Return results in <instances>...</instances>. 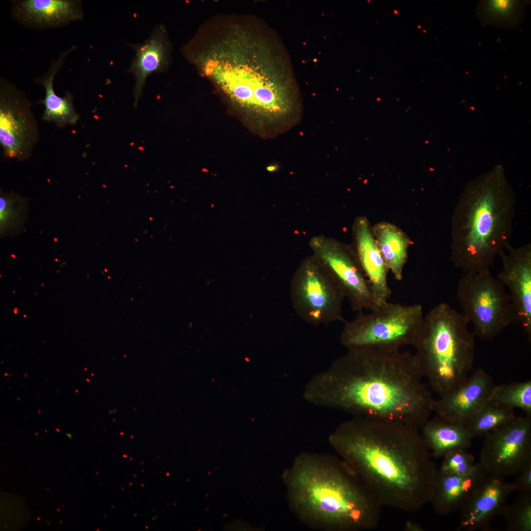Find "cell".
Masks as SVG:
<instances>
[{
	"instance_id": "cell-8",
	"label": "cell",
	"mask_w": 531,
	"mask_h": 531,
	"mask_svg": "<svg viewBox=\"0 0 531 531\" xmlns=\"http://www.w3.org/2000/svg\"><path fill=\"white\" fill-rule=\"evenodd\" d=\"M456 295L461 314L472 325L474 336L492 340L517 322L510 295L489 269L464 272L458 281Z\"/></svg>"
},
{
	"instance_id": "cell-25",
	"label": "cell",
	"mask_w": 531,
	"mask_h": 531,
	"mask_svg": "<svg viewBox=\"0 0 531 531\" xmlns=\"http://www.w3.org/2000/svg\"><path fill=\"white\" fill-rule=\"evenodd\" d=\"M516 416L513 409L487 400L465 426L472 438L480 437L509 422Z\"/></svg>"
},
{
	"instance_id": "cell-26",
	"label": "cell",
	"mask_w": 531,
	"mask_h": 531,
	"mask_svg": "<svg viewBox=\"0 0 531 531\" xmlns=\"http://www.w3.org/2000/svg\"><path fill=\"white\" fill-rule=\"evenodd\" d=\"M488 400L512 409L520 408L531 415V381L494 385Z\"/></svg>"
},
{
	"instance_id": "cell-20",
	"label": "cell",
	"mask_w": 531,
	"mask_h": 531,
	"mask_svg": "<svg viewBox=\"0 0 531 531\" xmlns=\"http://www.w3.org/2000/svg\"><path fill=\"white\" fill-rule=\"evenodd\" d=\"M76 48V46L73 45L61 53L57 59L52 61L48 70L33 80L36 84L42 86L45 91L44 98L38 101V104L44 106L43 120L53 123L59 128L75 125L80 118L74 105L73 94L68 91L63 97L59 96L56 94L54 88L56 75L62 69L68 56Z\"/></svg>"
},
{
	"instance_id": "cell-28",
	"label": "cell",
	"mask_w": 531,
	"mask_h": 531,
	"mask_svg": "<svg viewBox=\"0 0 531 531\" xmlns=\"http://www.w3.org/2000/svg\"><path fill=\"white\" fill-rule=\"evenodd\" d=\"M443 458L439 470L447 474H468L474 470L476 465L474 463V457L465 449L451 451Z\"/></svg>"
},
{
	"instance_id": "cell-12",
	"label": "cell",
	"mask_w": 531,
	"mask_h": 531,
	"mask_svg": "<svg viewBox=\"0 0 531 531\" xmlns=\"http://www.w3.org/2000/svg\"><path fill=\"white\" fill-rule=\"evenodd\" d=\"M310 244L314 256L335 278L354 311H372L379 306L355 253L323 236L313 237Z\"/></svg>"
},
{
	"instance_id": "cell-13",
	"label": "cell",
	"mask_w": 531,
	"mask_h": 531,
	"mask_svg": "<svg viewBox=\"0 0 531 531\" xmlns=\"http://www.w3.org/2000/svg\"><path fill=\"white\" fill-rule=\"evenodd\" d=\"M498 255L502 262V269L497 279L510 292L517 316L520 323L531 340V244L513 248L509 245Z\"/></svg>"
},
{
	"instance_id": "cell-21",
	"label": "cell",
	"mask_w": 531,
	"mask_h": 531,
	"mask_svg": "<svg viewBox=\"0 0 531 531\" xmlns=\"http://www.w3.org/2000/svg\"><path fill=\"white\" fill-rule=\"evenodd\" d=\"M421 437L430 452L435 457H443L449 452L467 450L472 437L465 425L438 416L428 419L421 428Z\"/></svg>"
},
{
	"instance_id": "cell-32",
	"label": "cell",
	"mask_w": 531,
	"mask_h": 531,
	"mask_svg": "<svg viewBox=\"0 0 531 531\" xmlns=\"http://www.w3.org/2000/svg\"><path fill=\"white\" fill-rule=\"evenodd\" d=\"M394 12L395 13V14H397V13H398V12H397V11L396 10H395V11H394Z\"/></svg>"
},
{
	"instance_id": "cell-3",
	"label": "cell",
	"mask_w": 531,
	"mask_h": 531,
	"mask_svg": "<svg viewBox=\"0 0 531 531\" xmlns=\"http://www.w3.org/2000/svg\"><path fill=\"white\" fill-rule=\"evenodd\" d=\"M333 370L330 401L335 407L417 430L429 419L433 399L421 382L413 355L400 351H349Z\"/></svg>"
},
{
	"instance_id": "cell-24",
	"label": "cell",
	"mask_w": 531,
	"mask_h": 531,
	"mask_svg": "<svg viewBox=\"0 0 531 531\" xmlns=\"http://www.w3.org/2000/svg\"><path fill=\"white\" fill-rule=\"evenodd\" d=\"M28 202L26 198L14 192H0L1 236H15L21 231L27 220Z\"/></svg>"
},
{
	"instance_id": "cell-31",
	"label": "cell",
	"mask_w": 531,
	"mask_h": 531,
	"mask_svg": "<svg viewBox=\"0 0 531 531\" xmlns=\"http://www.w3.org/2000/svg\"><path fill=\"white\" fill-rule=\"evenodd\" d=\"M14 311V313H15V314H17V313H18V308H17V307H15V308H14V311Z\"/></svg>"
},
{
	"instance_id": "cell-6",
	"label": "cell",
	"mask_w": 531,
	"mask_h": 531,
	"mask_svg": "<svg viewBox=\"0 0 531 531\" xmlns=\"http://www.w3.org/2000/svg\"><path fill=\"white\" fill-rule=\"evenodd\" d=\"M468 324L446 303L439 304L424 317L413 356L422 377L439 397L461 385L472 369L474 335Z\"/></svg>"
},
{
	"instance_id": "cell-11",
	"label": "cell",
	"mask_w": 531,
	"mask_h": 531,
	"mask_svg": "<svg viewBox=\"0 0 531 531\" xmlns=\"http://www.w3.org/2000/svg\"><path fill=\"white\" fill-rule=\"evenodd\" d=\"M479 462L503 477L519 474L531 463V415L516 416L485 435Z\"/></svg>"
},
{
	"instance_id": "cell-30",
	"label": "cell",
	"mask_w": 531,
	"mask_h": 531,
	"mask_svg": "<svg viewBox=\"0 0 531 531\" xmlns=\"http://www.w3.org/2000/svg\"><path fill=\"white\" fill-rule=\"evenodd\" d=\"M406 531H423L424 529L417 523L411 520L407 521L404 525Z\"/></svg>"
},
{
	"instance_id": "cell-7",
	"label": "cell",
	"mask_w": 531,
	"mask_h": 531,
	"mask_svg": "<svg viewBox=\"0 0 531 531\" xmlns=\"http://www.w3.org/2000/svg\"><path fill=\"white\" fill-rule=\"evenodd\" d=\"M422 307L386 303L345 323L341 340L349 351H399L414 346L423 325Z\"/></svg>"
},
{
	"instance_id": "cell-34",
	"label": "cell",
	"mask_w": 531,
	"mask_h": 531,
	"mask_svg": "<svg viewBox=\"0 0 531 531\" xmlns=\"http://www.w3.org/2000/svg\"><path fill=\"white\" fill-rule=\"evenodd\" d=\"M13 293L14 294H15V291H13Z\"/></svg>"
},
{
	"instance_id": "cell-2",
	"label": "cell",
	"mask_w": 531,
	"mask_h": 531,
	"mask_svg": "<svg viewBox=\"0 0 531 531\" xmlns=\"http://www.w3.org/2000/svg\"><path fill=\"white\" fill-rule=\"evenodd\" d=\"M218 19L201 28L182 53L253 124L276 116L291 86L270 45L243 18Z\"/></svg>"
},
{
	"instance_id": "cell-16",
	"label": "cell",
	"mask_w": 531,
	"mask_h": 531,
	"mask_svg": "<svg viewBox=\"0 0 531 531\" xmlns=\"http://www.w3.org/2000/svg\"><path fill=\"white\" fill-rule=\"evenodd\" d=\"M11 17L37 30L65 27L84 17L81 0H12Z\"/></svg>"
},
{
	"instance_id": "cell-22",
	"label": "cell",
	"mask_w": 531,
	"mask_h": 531,
	"mask_svg": "<svg viewBox=\"0 0 531 531\" xmlns=\"http://www.w3.org/2000/svg\"><path fill=\"white\" fill-rule=\"evenodd\" d=\"M372 230L387 267L395 279L401 281L408 257L409 239L398 228L387 222L379 223Z\"/></svg>"
},
{
	"instance_id": "cell-10",
	"label": "cell",
	"mask_w": 531,
	"mask_h": 531,
	"mask_svg": "<svg viewBox=\"0 0 531 531\" xmlns=\"http://www.w3.org/2000/svg\"><path fill=\"white\" fill-rule=\"evenodd\" d=\"M26 94L0 78V144L6 157L28 160L39 139V127Z\"/></svg>"
},
{
	"instance_id": "cell-14",
	"label": "cell",
	"mask_w": 531,
	"mask_h": 531,
	"mask_svg": "<svg viewBox=\"0 0 531 531\" xmlns=\"http://www.w3.org/2000/svg\"><path fill=\"white\" fill-rule=\"evenodd\" d=\"M514 491L512 483L489 472L470 500L460 509L457 530H487L492 521L502 515L507 499Z\"/></svg>"
},
{
	"instance_id": "cell-4",
	"label": "cell",
	"mask_w": 531,
	"mask_h": 531,
	"mask_svg": "<svg viewBox=\"0 0 531 531\" xmlns=\"http://www.w3.org/2000/svg\"><path fill=\"white\" fill-rule=\"evenodd\" d=\"M282 478L290 509L310 528L365 531L379 524L382 506L354 471L337 456L300 453Z\"/></svg>"
},
{
	"instance_id": "cell-17",
	"label": "cell",
	"mask_w": 531,
	"mask_h": 531,
	"mask_svg": "<svg viewBox=\"0 0 531 531\" xmlns=\"http://www.w3.org/2000/svg\"><path fill=\"white\" fill-rule=\"evenodd\" d=\"M129 46L135 53L128 72L135 77L133 94L136 107L147 77L153 73L167 71L171 63L172 48L167 29L162 24L155 26L143 43Z\"/></svg>"
},
{
	"instance_id": "cell-9",
	"label": "cell",
	"mask_w": 531,
	"mask_h": 531,
	"mask_svg": "<svg viewBox=\"0 0 531 531\" xmlns=\"http://www.w3.org/2000/svg\"><path fill=\"white\" fill-rule=\"evenodd\" d=\"M290 295L297 316L318 326L343 321L345 295L327 268L314 255L304 259L291 282Z\"/></svg>"
},
{
	"instance_id": "cell-1",
	"label": "cell",
	"mask_w": 531,
	"mask_h": 531,
	"mask_svg": "<svg viewBox=\"0 0 531 531\" xmlns=\"http://www.w3.org/2000/svg\"><path fill=\"white\" fill-rule=\"evenodd\" d=\"M329 442L382 506L413 512L429 503L438 469L418 430L356 416Z\"/></svg>"
},
{
	"instance_id": "cell-15",
	"label": "cell",
	"mask_w": 531,
	"mask_h": 531,
	"mask_svg": "<svg viewBox=\"0 0 531 531\" xmlns=\"http://www.w3.org/2000/svg\"><path fill=\"white\" fill-rule=\"evenodd\" d=\"M494 385L491 376L477 369L456 389L433 399L432 411L439 417L465 425L487 401Z\"/></svg>"
},
{
	"instance_id": "cell-27",
	"label": "cell",
	"mask_w": 531,
	"mask_h": 531,
	"mask_svg": "<svg viewBox=\"0 0 531 531\" xmlns=\"http://www.w3.org/2000/svg\"><path fill=\"white\" fill-rule=\"evenodd\" d=\"M502 515L507 531H531V493H522L515 502L506 505Z\"/></svg>"
},
{
	"instance_id": "cell-33",
	"label": "cell",
	"mask_w": 531,
	"mask_h": 531,
	"mask_svg": "<svg viewBox=\"0 0 531 531\" xmlns=\"http://www.w3.org/2000/svg\"><path fill=\"white\" fill-rule=\"evenodd\" d=\"M24 317L25 318H26V317H27V316H26V315L24 314Z\"/></svg>"
},
{
	"instance_id": "cell-19",
	"label": "cell",
	"mask_w": 531,
	"mask_h": 531,
	"mask_svg": "<svg viewBox=\"0 0 531 531\" xmlns=\"http://www.w3.org/2000/svg\"><path fill=\"white\" fill-rule=\"evenodd\" d=\"M354 233L356 255L362 269L371 285L379 306L386 302L391 291L387 282V267L377 246L368 220L360 217L356 220Z\"/></svg>"
},
{
	"instance_id": "cell-23",
	"label": "cell",
	"mask_w": 531,
	"mask_h": 531,
	"mask_svg": "<svg viewBox=\"0 0 531 531\" xmlns=\"http://www.w3.org/2000/svg\"><path fill=\"white\" fill-rule=\"evenodd\" d=\"M527 4L525 0H480L475 14L483 25L511 30L522 22Z\"/></svg>"
},
{
	"instance_id": "cell-18",
	"label": "cell",
	"mask_w": 531,
	"mask_h": 531,
	"mask_svg": "<svg viewBox=\"0 0 531 531\" xmlns=\"http://www.w3.org/2000/svg\"><path fill=\"white\" fill-rule=\"evenodd\" d=\"M489 473L479 462L466 475L447 474L437 470L429 503L439 515L451 514L470 500Z\"/></svg>"
},
{
	"instance_id": "cell-29",
	"label": "cell",
	"mask_w": 531,
	"mask_h": 531,
	"mask_svg": "<svg viewBox=\"0 0 531 531\" xmlns=\"http://www.w3.org/2000/svg\"><path fill=\"white\" fill-rule=\"evenodd\" d=\"M520 475L512 483L514 491L522 493H531V463L519 473Z\"/></svg>"
},
{
	"instance_id": "cell-5",
	"label": "cell",
	"mask_w": 531,
	"mask_h": 531,
	"mask_svg": "<svg viewBox=\"0 0 531 531\" xmlns=\"http://www.w3.org/2000/svg\"><path fill=\"white\" fill-rule=\"evenodd\" d=\"M516 201L502 171L470 182L451 218L450 260L464 272L489 269L509 245Z\"/></svg>"
}]
</instances>
